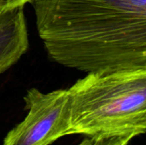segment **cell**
<instances>
[{"instance_id":"obj_1","label":"cell","mask_w":146,"mask_h":145,"mask_svg":"<svg viewBox=\"0 0 146 145\" xmlns=\"http://www.w3.org/2000/svg\"><path fill=\"white\" fill-rule=\"evenodd\" d=\"M55 62L91 73L146 68V0H32Z\"/></svg>"},{"instance_id":"obj_2","label":"cell","mask_w":146,"mask_h":145,"mask_svg":"<svg viewBox=\"0 0 146 145\" xmlns=\"http://www.w3.org/2000/svg\"><path fill=\"white\" fill-rule=\"evenodd\" d=\"M70 135L133 138L146 131V68L87 73L68 89Z\"/></svg>"},{"instance_id":"obj_3","label":"cell","mask_w":146,"mask_h":145,"mask_svg":"<svg viewBox=\"0 0 146 145\" xmlns=\"http://www.w3.org/2000/svg\"><path fill=\"white\" fill-rule=\"evenodd\" d=\"M25 119L10 130L3 145H50L70 135V97L68 90L44 93L29 89L24 97Z\"/></svg>"},{"instance_id":"obj_4","label":"cell","mask_w":146,"mask_h":145,"mask_svg":"<svg viewBox=\"0 0 146 145\" xmlns=\"http://www.w3.org/2000/svg\"><path fill=\"white\" fill-rule=\"evenodd\" d=\"M23 8L0 10V74L15 65L28 49Z\"/></svg>"},{"instance_id":"obj_5","label":"cell","mask_w":146,"mask_h":145,"mask_svg":"<svg viewBox=\"0 0 146 145\" xmlns=\"http://www.w3.org/2000/svg\"><path fill=\"white\" fill-rule=\"evenodd\" d=\"M131 141L127 138H99L92 139L91 145H128Z\"/></svg>"},{"instance_id":"obj_6","label":"cell","mask_w":146,"mask_h":145,"mask_svg":"<svg viewBox=\"0 0 146 145\" xmlns=\"http://www.w3.org/2000/svg\"><path fill=\"white\" fill-rule=\"evenodd\" d=\"M32 0H0V10L12 9L19 7H24L25 4Z\"/></svg>"},{"instance_id":"obj_7","label":"cell","mask_w":146,"mask_h":145,"mask_svg":"<svg viewBox=\"0 0 146 145\" xmlns=\"http://www.w3.org/2000/svg\"><path fill=\"white\" fill-rule=\"evenodd\" d=\"M92 139L90 138H87L82 140L78 145H91L92 144Z\"/></svg>"}]
</instances>
